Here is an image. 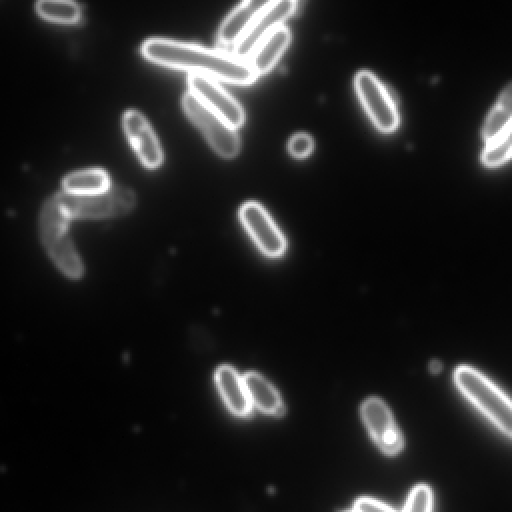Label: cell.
<instances>
[{
  "label": "cell",
  "mask_w": 512,
  "mask_h": 512,
  "mask_svg": "<svg viewBox=\"0 0 512 512\" xmlns=\"http://www.w3.org/2000/svg\"><path fill=\"white\" fill-rule=\"evenodd\" d=\"M352 510L354 512H396L383 502L369 497H360L355 500Z\"/></svg>",
  "instance_id": "cell-22"
},
{
  "label": "cell",
  "mask_w": 512,
  "mask_h": 512,
  "mask_svg": "<svg viewBox=\"0 0 512 512\" xmlns=\"http://www.w3.org/2000/svg\"><path fill=\"white\" fill-rule=\"evenodd\" d=\"M355 91L371 122L382 133L394 132L399 125L397 106L385 85L368 70L354 78Z\"/></svg>",
  "instance_id": "cell-6"
},
{
  "label": "cell",
  "mask_w": 512,
  "mask_h": 512,
  "mask_svg": "<svg viewBox=\"0 0 512 512\" xmlns=\"http://www.w3.org/2000/svg\"><path fill=\"white\" fill-rule=\"evenodd\" d=\"M296 9L297 2L293 0L268 1L231 53L248 61L259 43L277 28L283 26V23L295 13Z\"/></svg>",
  "instance_id": "cell-8"
},
{
  "label": "cell",
  "mask_w": 512,
  "mask_h": 512,
  "mask_svg": "<svg viewBox=\"0 0 512 512\" xmlns=\"http://www.w3.org/2000/svg\"><path fill=\"white\" fill-rule=\"evenodd\" d=\"M433 494L426 484L415 486L406 501L402 512H432Z\"/></svg>",
  "instance_id": "cell-20"
},
{
  "label": "cell",
  "mask_w": 512,
  "mask_h": 512,
  "mask_svg": "<svg viewBox=\"0 0 512 512\" xmlns=\"http://www.w3.org/2000/svg\"><path fill=\"white\" fill-rule=\"evenodd\" d=\"M249 399L265 414L281 416L285 407L276 389L261 375L248 372L243 376Z\"/></svg>",
  "instance_id": "cell-15"
},
{
  "label": "cell",
  "mask_w": 512,
  "mask_h": 512,
  "mask_svg": "<svg viewBox=\"0 0 512 512\" xmlns=\"http://www.w3.org/2000/svg\"><path fill=\"white\" fill-rule=\"evenodd\" d=\"M343 512H354L353 510H345Z\"/></svg>",
  "instance_id": "cell-24"
},
{
  "label": "cell",
  "mask_w": 512,
  "mask_h": 512,
  "mask_svg": "<svg viewBox=\"0 0 512 512\" xmlns=\"http://www.w3.org/2000/svg\"><path fill=\"white\" fill-rule=\"evenodd\" d=\"M108 173L99 168L83 169L69 173L62 180L63 191L75 195H91L111 188Z\"/></svg>",
  "instance_id": "cell-16"
},
{
  "label": "cell",
  "mask_w": 512,
  "mask_h": 512,
  "mask_svg": "<svg viewBox=\"0 0 512 512\" xmlns=\"http://www.w3.org/2000/svg\"><path fill=\"white\" fill-rule=\"evenodd\" d=\"M512 157V124L496 138L486 143L481 161L486 167H497Z\"/></svg>",
  "instance_id": "cell-19"
},
{
  "label": "cell",
  "mask_w": 512,
  "mask_h": 512,
  "mask_svg": "<svg viewBox=\"0 0 512 512\" xmlns=\"http://www.w3.org/2000/svg\"><path fill=\"white\" fill-rule=\"evenodd\" d=\"M182 107L218 155L227 159L237 156L241 143L236 128L205 107L188 91L182 97Z\"/></svg>",
  "instance_id": "cell-5"
},
{
  "label": "cell",
  "mask_w": 512,
  "mask_h": 512,
  "mask_svg": "<svg viewBox=\"0 0 512 512\" xmlns=\"http://www.w3.org/2000/svg\"><path fill=\"white\" fill-rule=\"evenodd\" d=\"M70 219H105L126 215L136 204L134 192L126 187H111L91 195L56 193Z\"/></svg>",
  "instance_id": "cell-4"
},
{
  "label": "cell",
  "mask_w": 512,
  "mask_h": 512,
  "mask_svg": "<svg viewBox=\"0 0 512 512\" xmlns=\"http://www.w3.org/2000/svg\"><path fill=\"white\" fill-rule=\"evenodd\" d=\"M124 133L140 162L148 169L158 168L163 162L160 142L146 117L135 109L122 116Z\"/></svg>",
  "instance_id": "cell-11"
},
{
  "label": "cell",
  "mask_w": 512,
  "mask_h": 512,
  "mask_svg": "<svg viewBox=\"0 0 512 512\" xmlns=\"http://www.w3.org/2000/svg\"><path fill=\"white\" fill-rule=\"evenodd\" d=\"M512 124V83L500 94L496 104L489 112L482 129L486 143L496 138Z\"/></svg>",
  "instance_id": "cell-17"
},
{
  "label": "cell",
  "mask_w": 512,
  "mask_h": 512,
  "mask_svg": "<svg viewBox=\"0 0 512 512\" xmlns=\"http://www.w3.org/2000/svg\"><path fill=\"white\" fill-rule=\"evenodd\" d=\"M215 381L231 413L239 417H246L251 413L252 403L244 380L232 367L220 366L215 373Z\"/></svg>",
  "instance_id": "cell-13"
},
{
  "label": "cell",
  "mask_w": 512,
  "mask_h": 512,
  "mask_svg": "<svg viewBox=\"0 0 512 512\" xmlns=\"http://www.w3.org/2000/svg\"><path fill=\"white\" fill-rule=\"evenodd\" d=\"M35 10L42 18L62 24L77 23L82 14L80 4L68 0H39Z\"/></svg>",
  "instance_id": "cell-18"
},
{
  "label": "cell",
  "mask_w": 512,
  "mask_h": 512,
  "mask_svg": "<svg viewBox=\"0 0 512 512\" xmlns=\"http://www.w3.org/2000/svg\"><path fill=\"white\" fill-rule=\"evenodd\" d=\"M364 424L376 446L387 456L398 454L404 445L392 413L379 398L371 397L361 406Z\"/></svg>",
  "instance_id": "cell-9"
},
{
  "label": "cell",
  "mask_w": 512,
  "mask_h": 512,
  "mask_svg": "<svg viewBox=\"0 0 512 512\" xmlns=\"http://www.w3.org/2000/svg\"><path fill=\"white\" fill-rule=\"evenodd\" d=\"M454 380L461 393L501 432L512 437V400L480 372L459 366Z\"/></svg>",
  "instance_id": "cell-3"
},
{
  "label": "cell",
  "mask_w": 512,
  "mask_h": 512,
  "mask_svg": "<svg viewBox=\"0 0 512 512\" xmlns=\"http://www.w3.org/2000/svg\"><path fill=\"white\" fill-rule=\"evenodd\" d=\"M239 218L264 254L270 257L283 254L286 240L261 204L253 201L244 203L239 210Z\"/></svg>",
  "instance_id": "cell-10"
},
{
  "label": "cell",
  "mask_w": 512,
  "mask_h": 512,
  "mask_svg": "<svg viewBox=\"0 0 512 512\" xmlns=\"http://www.w3.org/2000/svg\"><path fill=\"white\" fill-rule=\"evenodd\" d=\"M430 371L432 373H438L441 371L442 365L439 361L433 360L429 365Z\"/></svg>",
  "instance_id": "cell-23"
},
{
  "label": "cell",
  "mask_w": 512,
  "mask_h": 512,
  "mask_svg": "<svg viewBox=\"0 0 512 512\" xmlns=\"http://www.w3.org/2000/svg\"><path fill=\"white\" fill-rule=\"evenodd\" d=\"M187 85L188 92L232 127L238 129L244 124L243 107L218 81L200 74H189Z\"/></svg>",
  "instance_id": "cell-7"
},
{
  "label": "cell",
  "mask_w": 512,
  "mask_h": 512,
  "mask_svg": "<svg viewBox=\"0 0 512 512\" xmlns=\"http://www.w3.org/2000/svg\"><path fill=\"white\" fill-rule=\"evenodd\" d=\"M142 55L156 64L200 74L237 85L255 82L257 75L248 61L231 52L167 38H150L141 46Z\"/></svg>",
  "instance_id": "cell-1"
},
{
  "label": "cell",
  "mask_w": 512,
  "mask_h": 512,
  "mask_svg": "<svg viewBox=\"0 0 512 512\" xmlns=\"http://www.w3.org/2000/svg\"><path fill=\"white\" fill-rule=\"evenodd\" d=\"M268 1L249 0L238 4L223 20L217 33V43L220 50L232 52L248 30L256 15Z\"/></svg>",
  "instance_id": "cell-12"
},
{
  "label": "cell",
  "mask_w": 512,
  "mask_h": 512,
  "mask_svg": "<svg viewBox=\"0 0 512 512\" xmlns=\"http://www.w3.org/2000/svg\"><path fill=\"white\" fill-rule=\"evenodd\" d=\"M287 148L292 157L302 159L311 154L314 148V141L306 133H297L290 138Z\"/></svg>",
  "instance_id": "cell-21"
},
{
  "label": "cell",
  "mask_w": 512,
  "mask_h": 512,
  "mask_svg": "<svg viewBox=\"0 0 512 512\" xmlns=\"http://www.w3.org/2000/svg\"><path fill=\"white\" fill-rule=\"evenodd\" d=\"M70 220L57 194H54L45 201L40 212V237L57 267L68 277L79 278L83 266L68 235Z\"/></svg>",
  "instance_id": "cell-2"
},
{
  "label": "cell",
  "mask_w": 512,
  "mask_h": 512,
  "mask_svg": "<svg viewBox=\"0 0 512 512\" xmlns=\"http://www.w3.org/2000/svg\"><path fill=\"white\" fill-rule=\"evenodd\" d=\"M290 39V30L283 25L259 43L248 59L257 76L268 73L274 67L287 49Z\"/></svg>",
  "instance_id": "cell-14"
}]
</instances>
